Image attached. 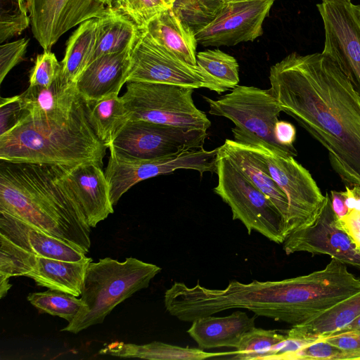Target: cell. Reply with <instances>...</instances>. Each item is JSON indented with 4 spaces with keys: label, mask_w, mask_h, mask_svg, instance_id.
<instances>
[{
    "label": "cell",
    "mask_w": 360,
    "mask_h": 360,
    "mask_svg": "<svg viewBox=\"0 0 360 360\" xmlns=\"http://www.w3.org/2000/svg\"><path fill=\"white\" fill-rule=\"evenodd\" d=\"M337 225L360 253V210H349L343 217L337 219Z\"/></svg>",
    "instance_id": "obj_38"
},
{
    "label": "cell",
    "mask_w": 360,
    "mask_h": 360,
    "mask_svg": "<svg viewBox=\"0 0 360 360\" xmlns=\"http://www.w3.org/2000/svg\"><path fill=\"white\" fill-rule=\"evenodd\" d=\"M106 148L89 122L82 96L65 115H28L0 136V160L10 162L58 165L91 162L103 166Z\"/></svg>",
    "instance_id": "obj_3"
},
{
    "label": "cell",
    "mask_w": 360,
    "mask_h": 360,
    "mask_svg": "<svg viewBox=\"0 0 360 360\" xmlns=\"http://www.w3.org/2000/svg\"><path fill=\"white\" fill-rule=\"evenodd\" d=\"M322 1H326V0H322Z\"/></svg>",
    "instance_id": "obj_48"
},
{
    "label": "cell",
    "mask_w": 360,
    "mask_h": 360,
    "mask_svg": "<svg viewBox=\"0 0 360 360\" xmlns=\"http://www.w3.org/2000/svg\"><path fill=\"white\" fill-rule=\"evenodd\" d=\"M84 100L92 129L98 140L109 148L130 120L122 97L113 94L98 100Z\"/></svg>",
    "instance_id": "obj_27"
},
{
    "label": "cell",
    "mask_w": 360,
    "mask_h": 360,
    "mask_svg": "<svg viewBox=\"0 0 360 360\" xmlns=\"http://www.w3.org/2000/svg\"><path fill=\"white\" fill-rule=\"evenodd\" d=\"M158 45L184 61L197 65L198 41L194 32L167 8L150 20L144 29Z\"/></svg>",
    "instance_id": "obj_22"
},
{
    "label": "cell",
    "mask_w": 360,
    "mask_h": 360,
    "mask_svg": "<svg viewBox=\"0 0 360 360\" xmlns=\"http://www.w3.org/2000/svg\"><path fill=\"white\" fill-rule=\"evenodd\" d=\"M283 248L288 255L297 252L326 255L360 269V253L338 226L329 196L315 219L290 233Z\"/></svg>",
    "instance_id": "obj_15"
},
{
    "label": "cell",
    "mask_w": 360,
    "mask_h": 360,
    "mask_svg": "<svg viewBox=\"0 0 360 360\" xmlns=\"http://www.w3.org/2000/svg\"><path fill=\"white\" fill-rule=\"evenodd\" d=\"M122 98L129 120H141L162 124L207 131L211 122L193 99L194 89L143 82H127Z\"/></svg>",
    "instance_id": "obj_7"
},
{
    "label": "cell",
    "mask_w": 360,
    "mask_h": 360,
    "mask_svg": "<svg viewBox=\"0 0 360 360\" xmlns=\"http://www.w3.org/2000/svg\"><path fill=\"white\" fill-rule=\"evenodd\" d=\"M57 166L63 183L91 228L114 212L103 166L91 162Z\"/></svg>",
    "instance_id": "obj_17"
},
{
    "label": "cell",
    "mask_w": 360,
    "mask_h": 360,
    "mask_svg": "<svg viewBox=\"0 0 360 360\" xmlns=\"http://www.w3.org/2000/svg\"><path fill=\"white\" fill-rule=\"evenodd\" d=\"M331 205L337 219L343 217L348 212L345 200L341 191H331Z\"/></svg>",
    "instance_id": "obj_42"
},
{
    "label": "cell",
    "mask_w": 360,
    "mask_h": 360,
    "mask_svg": "<svg viewBox=\"0 0 360 360\" xmlns=\"http://www.w3.org/2000/svg\"><path fill=\"white\" fill-rule=\"evenodd\" d=\"M103 55L90 63L75 82L85 100H98L119 94L127 82L131 67V51Z\"/></svg>",
    "instance_id": "obj_19"
},
{
    "label": "cell",
    "mask_w": 360,
    "mask_h": 360,
    "mask_svg": "<svg viewBox=\"0 0 360 360\" xmlns=\"http://www.w3.org/2000/svg\"><path fill=\"white\" fill-rule=\"evenodd\" d=\"M196 63L226 91L238 86L239 65L234 57L219 49H208L197 53Z\"/></svg>",
    "instance_id": "obj_31"
},
{
    "label": "cell",
    "mask_w": 360,
    "mask_h": 360,
    "mask_svg": "<svg viewBox=\"0 0 360 360\" xmlns=\"http://www.w3.org/2000/svg\"><path fill=\"white\" fill-rule=\"evenodd\" d=\"M98 18L81 23L70 36L61 61L60 77L68 84L74 85L79 75L89 65L96 44Z\"/></svg>",
    "instance_id": "obj_28"
},
{
    "label": "cell",
    "mask_w": 360,
    "mask_h": 360,
    "mask_svg": "<svg viewBox=\"0 0 360 360\" xmlns=\"http://www.w3.org/2000/svg\"><path fill=\"white\" fill-rule=\"evenodd\" d=\"M257 316L250 317L240 310L226 316H203L192 321L187 333L202 349H236L244 335L255 327Z\"/></svg>",
    "instance_id": "obj_21"
},
{
    "label": "cell",
    "mask_w": 360,
    "mask_h": 360,
    "mask_svg": "<svg viewBox=\"0 0 360 360\" xmlns=\"http://www.w3.org/2000/svg\"><path fill=\"white\" fill-rule=\"evenodd\" d=\"M110 8L116 9L117 0H105ZM117 10V9H116Z\"/></svg>",
    "instance_id": "obj_45"
},
{
    "label": "cell",
    "mask_w": 360,
    "mask_h": 360,
    "mask_svg": "<svg viewBox=\"0 0 360 360\" xmlns=\"http://www.w3.org/2000/svg\"><path fill=\"white\" fill-rule=\"evenodd\" d=\"M168 8H172V5L176 0H163Z\"/></svg>",
    "instance_id": "obj_46"
},
{
    "label": "cell",
    "mask_w": 360,
    "mask_h": 360,
    "mask_svg": "<svg viewBox=\"0 0 360 360\" xmlns=\"http://www.w3.org/2000/svg\"><path fill=\"white\" fill-rule=\"evenodd\" d=\"M321 338L342 349L360 350V333L358 332L343 333Z\"/></svg>",
    "instance_id": "obj_39"
},
{
    "label": "cell",
    "mask_w": 360,
    "mask_h": 360,
    "mask_svg": "<svg viewBox=\"0 0 360 360\" xmlns=\"http://www.w3.org/2000/svg\"><path fill=\"white\" fill-rule=\"evenodd\" d=\"M250 146L265 162L271 176L287 197L288 235L312 222L323 207L328 194L322 193L310 172L295 160L293 155L260 146Z\"/></svg>",
    "instance_id": "obj_10"
},
{
    "label": "cell",
    "mask_w": 360,
    "mask_h": 360,
    "mask_svg": "<svg viewBox=\"0 0 360 360\" xmlns=\"http://www.w3.org/2000/svg\"><path fill=\"white\" fill-rule=\"evenodd\" d=\"M207 137L203 129L129 120L108 148L122 158L151 160L202 148Z\"/></svg>",
    "instance_id": "obj_8"
},
{
    "label": "cell",
    "mask_w": 360,
    "mask_h": 360,
    "mask_svg": "<svg viewBox=\"0 0 360 360\" xmlns=\"http://www.w3.org/2000/svg\"><path fill=\"white\" fill-rule=\"evenodd\" d=\"M28 115L30 114L22 108L18 95L1 98L0 136L13 129Z\"/></svg>",
    "instance_id": "obj_36"
},
{
    "label": "cell",
    "mask_w": 360,
    "mask_h": 360,
    "mask_svg": "<svg viewBox=\"0 0 360 360\" xmlns=\"http://www.w3.org/2000/svg\"><path fill=\"white\" fill-rule=\"evenodd\" d=\"M0 212L58 238L84 254L91 227L64 184L57 165L1 160Z\"/></svg>",
    "instance_id": "obj_2"
},
{
    "label": "cell",
    "mask_w": 360,
    "mask_h": 360,
    "mask_svg": "<svg viewBox=\"0 0 360 360\" xmlns=\"http://www.w3.org/2000/svg\"><path fill=\"white\" fill-rule=\"evenodd\" d=\"M226 2H229V1H248V0H225Z\"/></svg>",
    "instance_id": "obj_47"
},
{
    "label": "cell",
    "mask_w": 360,
    "mask_h": 360,
    "mask_svg": "<svg viewBox=\"0 0 360 360\" xmlns=\"http://www.w3.org/2000/svg\"><path fill=\"white\" fill-rule=\"evenodd\" d=\"M349 332H358L360 333V316L356 318L352 323L338 331L333 335L349 333Z\"/></svg>",
    "instance_id": "obj_43"
},
{
    "label": "cell",
    "mask_w": 360,
    "mask_h": 360,
    "mask_svg": "<svg viewBox=\"0 0 360 360\" xmlns=\"http://www.w3.org/2000/svg\"><path fill=\"white\" fill-rule=\"evenodd\" d=\"M235 165L275 205L282 215L288 236L290 212L286 195L272 178L263 159L250 146L226 139L219 147Z\"/></svg>",
    "instance_id": "obj_20"
},
{
    "label": "cell",
    "mask_w": 360,
    "mask_h": 360,
    "mask_svg": "<svg viewBox=\"0 0 360 360\" xmlns=\"http://www.w3.org/2000/svg\"><path fill=\"white\" fill-rule=\"evenodd\" d=\"M143 82L206 88L221 94L226 90L198 65L178 58L156 44L144 31L131 51V67L127 82Z\"/></svg>",
    "instance_id": "obj_11"
},
{
    "label": "cell",
    "mask_w": 360,
    "mask_h": 360,
    "mask_svg": "<svg viewBox=\"0 0 360 360\" xmlns=\"http://www.w3.org/2000/svg\"><path fill=\"white\" fill-rule=\"evenodd\" d=\"M30 22L23 0H0V42L20 34Z\"/></svg>",
    "instance_id": "obj_33"
},
{
    "label": "cell",
    "mask_w": 360,
    "mask_h": 360,
    "mask_svg": "<svg viewBox=\"0 0 360 360\" xmlns=\"http://www.w3.org/2000/svg\"><path fill=\"white\" fill-rule=\"evenodd\" d=\"M18 96L22 108L31 116L51 118L69 113L81 98L75 84H66L60 74L50 86L30 85Z\"/></svg>",
    "instance_id": "obj_23"
},
{
    "label": "cell",
    "mask_w": 360,
    "mask_h": 360,
    "mask_svg": "<svg viewBox=\"0 0 360 360\" xmlns=\"http://www.w3.org/2000/svg\"><path fill=\"white\" fill-rule=\"evenodd\" d=\"M323 20L322 53L338 66L360 94V5L326 0L316 5Z\"/></svg>",
    "instance_id": "obj_13"
},
{
    "label": "cell",
    "mask_w": 360,
    "mask_h": 360,
    "mask_svg": "<svg viewBox=\"0 0 360 360\" xmlns=\"http://www.w3.org/2000/svg\"><path fill=\"white\" fill-rule=\"evenodd\" d=\"M61 65L50 50L37 56L30 75V85L49 86L58 77Z\"/></svg>",
    "instance_id": "obj_35"
},
{
    "label": "cell",
    "mask_w": 360,
    "mask_h": 360,
    "mask_svg": "<svg viewBox=\"0 0 360 360\" xmlns=\"http://www.w3.org/2000/svg\"><path fill=\"white\" fill-rule=\"evenodd\" d=\"M269 78L281 110L328 150L346 186H360V94L338 66L322 53L292 52Z\"/></svg>",
    "instance_id": "obj_1"
},
{
    "label": "cell",
    "mask_w": 360,
    "mask_h": 360,
    "mask_svg": "<svg viewBox=\"0 0 360 360\" xmlns=\"http://www.w3.org/2000/svg\"><path fill=\"white\" fill-rule=\"evenodd\" d=\"M11 287L9 279L0 278V298L6 295L8 291Z\"/></svg>",
    "instance_id": "obj_44"
},
{
    "label": "cell",
    "mask_w": 360,
    "mask_h": 360,
    "mask_svg": "<svg viewBox=\"0 0 360 360\" xmlns=\"http://www.w3.org/2000/svg\"><path fill=\"white\" fill-rule=\"evenodd\" d=\"M99 354L123 358H141L151 360H202L233 352H208L202 349L183 347L161 342L144 345L112 342L99 351Z\"/></svg>",
    "instance_id": "obj_25"
},
{
    "label": "cell",
    "mask_w": 360,
    "mask_h": 360,
    "mask_svg": "<svg viewBox=\"0 0 360 360\" xmlns=\"http://www.w3.org/2000/svg\"><path fill=\"white\" fill-rule=\"evenodd\" d=\"M286 338L285 330L255 327L244 335L231 359L269 360L276 346Z\"/></svg>",
    "instance_id": "obj_29"
},
{
    "label": "cell",
    "mask_w": 360,
    "mask_h": 360,
    "mask_svg": "<svg viewBox=\"0 0 360 360\" xmlns=\"http://www.w3.org/2000/svg\"><path fill=\"white\" fill-rule=\"evenodd\" d=\"M167 8L163 0H117L116 4V9L131 19L141 30Z\"/></svg>",
    "instance_id": "obj_34"
},
{
    "label": "cell",
    "mask_w": 360,
    "mask_h": 360,
    "mask_svg": "<svg viewBox=\"0 0 360 360\" xmlns=\"http://www.w3.org/2000/svg\"><path fill=\"white\" fill-rule=\"evenodd\" d=\"M58 290L49 289L32 292L27 297L29 302L41 313L59 316L70 322L82 307L81 298Z\"/></svg>",
    "instance_id": "obj_32"
},
{
    "label": "cell",
    "mask_w": 360,
    "mask_h": 360,
    "mask_svg": "<svg viewBox=\"0 0 360 360\" xmlns=\"http://www.w3.org/2000/svg\"><path fill=\"white\" fill-rule=\"evenodd\" d=\"M141 33L136 23L118 10L98 18L96 44L89 63L103 55L133 48Z\"/></svg>",
    "instance_id": "obj_26"
},
{
    "label": "cell",
    "mask_w": 360,
    "mask_h": 360,
    "mask_svg": "<svg viewBox=\"0 0 360 360\" xmlns=\"http://www.w3.org/2000/svg\"><path fill=\"white\" fill-rule=\"evenodd\" d=\"M345 200V205L349 210H360V186H345V191H341Z\"/></svg>",
    "instance_id": "obj_41"
},
{
    "label": "cell",
    "mask_w": 360,
    "mask_h": 360,
    "mask_svg": "<svg viewBox=\"0 0 360 360\" xmlns=\"http://www.w3.org/2000/svg\"><path fill=\"white\" fill-rule=\"evenodd\" d=\"M225 4V0H176L171 8L195 34L215 20Z\"/></svg>",
    "instance_id": "obj_30"
},
{
    "label": "cell",
    "mask_w": 360,
    "mask_h": 360,
    "mask_svg": "<svg viewBox=\"0 0 360 360\" xmlns=\"http://www.w3.org/2000/svg\"><path fill=\"white\" fill-rule=\"evenodd\" d=\"M274 135L278 143L297 153L293 146L296 138V129L293 124L288 122L278 120L274 128Z\"/></svg>",
    "instance_id": "obj_40"
},
{
    "label": "cell",
    "mask_w": 360,
    "mask_h": 360,
    "mask_svg": "<svg viewBox=\"0 0 360 360\" xmlns=\"http://www.w3.org/2000/svg\"><path fill=\"white\" fill-rule=\"evenodd\" d=\"M91 262L88 257L68 262L38 256L0 238V278L26 276L37 285L79 297Z\"/></svg>",
    "instance_id": "obj_9"
},
{
    "label": "cell",
    "mask_w": 360,
    "mask_h": 360,
    "mask_svg": "<svg viewBox=\"0 0 360 360\" xmlns=\"http://www.w3.org/2000/svg\"><path fill=\"white\" fill-rule=\"evenodd\" d=\"M218 176L214 193L231 208L250 235L255 231L271 241L283 243L288 237L285 221L273 202L218 148Z\"/></svg>",
    "instance_id": "obj_6"
},
{
    "label": "cell",
    "mask_w": 360,
    "mask_h": 360,
    "mask_svg": "<svg viewBox=\"0 0 360 360\" xmlns=\"http://www.w3.org/2000/svg\"><path fill=\"white\" fill-rule=\"evenodd\" d=\"M204 98L209 104L210 114L234 123L236 127L231 130L236 141L297 155L276 139L274 128L282 110L271 89L237 86L216 100Z\"/></svg>",
    "instance_id": "obj_5"
},
{
    "label": "cell",
    "mask_w": 360,
    "mask_h": 360,
    "mask_svg": "<svg viewBox=\"0 0 360 360\" xmlns=\"http://www.w3.org/2000/svg\"><path fill=\"white\" fill-rule=\"evenodd\" d=\"M158 266L134 257L124 262L110 257L91 262L86 270L82 307L62 331L78 333L102 323L111 311L137 291L148 287L160 272Z\"/></svg>",
    "instance_id": "obj_4"
},
{
    "label": "cell",
    "mask_w": 360,
    "mask_h": 360,
    "mask_svg": "<svg viewBox=\"0 0 360 360\" xmlns=\"http://www.w3.org/2000/svg\"><path fill=\"white\" fill-rule=\"evenodd\" d=\"M276 0L226 2L209 25L195 34L202 46H235L252 41L263 34L262 25Z\"/></svg>",
    "instance_id": "obj_16"
},
{
    "label": "cell",
    "mask_w": 360,
    "mask_h": 360,
    "mask_svg": "<svg viewBox=\"0 0 360 360\" xmlns=\"http://www.w3.org/2000/svg\"><path fill=\"white\" fill-rule=\"evenodd\" d=\"M33 36L44 51L71 28L111 12L105 0H26Z\"/></svg>",
    "instance_id": "obj_14"
},
{
    "label": "cell",
    "mask_w": 360,
    "mask_h": 360,
    "mask_svg": "<svg viewBox=\"0 0 360 360\" xmlns=\"http://www.w3.org/2000/svg\"><path fill=\"white\" fill-rule=\"evenodd\" d=\"M218 148L188 150L179 154L151 160L122 158L110 151L105 174L110 187V199L115 205L120 198L137 183L179 169H193L201 176L216 172Z\"/></svg>",
    "instance_id": "obj_12"
},
{
    "label": "cell",
    "mask_w": 360,
    "mask_h": 360,
    "mask_svg": "<svg viewBox=\"0 0 360 360\" xmlns=\"http://www.w3.org/2000/svg\"><path fill=\"white\" fill-rule=\"evenodd\" d=\"M0 236L38 256L68 262L87 257L68 243L4 212H0Z\"/></svg>",
    "instance_id": "obj_18"
},
{
    "label": "cell",
    "mask_w": 360,
    "mask_h": 360,
    "mask_svg": "<svg viewBox=\"0 0 360 360\" xmlns=\"http://www.w3.org/2000/svg\"><path fill=\"white\" fill-rule=\"evenodd\" d=\"M29 40L22 38L0 46V83L23 58Z\"/></svg>",
    "instance_id": "obj_37"
},
{
    "label": "cell",
    "mask_w": 360,
    "mask_h": 360,
    "mask_svg": "<svg viewBox=\"0 0 360 360\" xmlns=\"http://www.w3.org/2000/svg\"><path fill=\"white\" fill-rule=\"evenodd\" d=\"M360 316V290L307 321L292 326L288 336L314 339L335 334Z\"/></svg>",
    "instance_id": "obj_24"
}]
</instances>
